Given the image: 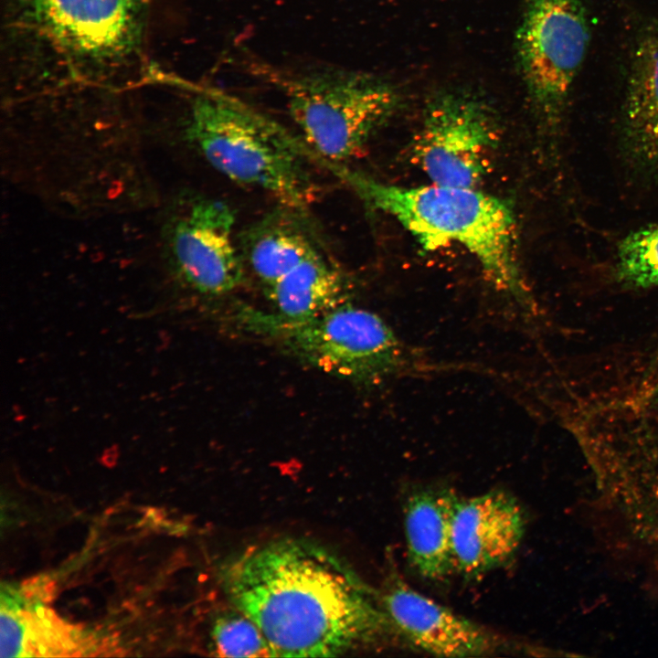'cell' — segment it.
Returning a JSON list of instances; mask_svg holds the SVG:
<instances>
[{
    "label": "cell",
    "instance_id": "obj_1",
    "mask_svg": "<svg viewBox=\"0 0 658 658\" xmlns=\"http://www.w3.org/2000/svg\"><path fill=\"white\" fill-rule=\"evenodd\" d=\"M225 585L236 609L260 630L274 657H332L392 628L381 602L330 550L281 539L229 564Z\"/></svg>",
    "mask_w": 658,
    "mask_h": 658
},
{
    "label": "cell",
    "instance_id": "obj_2",
    "mask_svg": "<svg viewBox=\"0 0 658 658\" xmlns=\"http://www.w3.org/2000/svg\"><path fill=\"white\" fill-rule=\"evenodd\" d=\"M341 175L368 205L393 217L424 249L462 246L497 291L528 306L531 300L515 254V220L504 200L472 187H405L347 170Z\"/></svg>",
    "mask_w": 658,
    "mask_h": 658
},
{
    "label": "cell",
    "instance_id": "obj_3",
    "mask_svg": "<svg viewBox=\"0 0 658 658\" xmlns=\"http://www.w3.org/2000/svg\"><path fill=\"white\" fill-rule=\"evenodd\" d=\"M177 135L228 180L270 194L284 207L304 209L317 188L301 155L275 124L220 92L196 95Z\"/></svg>",
    "mask_w": 658,
    "mask_h": 658
},
{
    "label": "cell",
    "instance_id": "obj_4",
    "mask_svg": "<svg viewBox=\"0 0 658 658\" xmlns=\"http://www.w3.org/2000/svg\"><path fill=\"white\" fill-rule=\"evenodd\" d=\"M150 0H7L8 25L71 78L100 80L143 55Z\"/></svg>",
    "mask_w": 658,
    "mask_h": 658
},
{
    "label": "cell",
    "instance_id": "obj_5",
    "mask_svg": "<svg viewBox=\"0 0 658 658\" xmlns=\"http://www.w3.org/2000/svg\"><path fill=\"white\" fill-rule=\"evenodd\" d=\"M245 328L279 341L315 368L358 385L378 386L408 365L404 345L377 313L345 302L324 313L290 319L251 308L239 313Z\"/></svg>",
    "mask_w": 658,
    "mask_h": 658
},
{
    "label": "cell",
    "instance_id": "obj_6",
    "mask_svg": "<svg viewBox=\"0 0 658 658\" xmlns=\"http://www.w3.org/2000/svg\"><path fill=\"white\" fill-rule=\"evenodd\" d=\"M275 75L304 139L334 162L356 157L398 103L396 88L372 74L317 67Z\"/></svg>",
    "mask_w": 658,
    "mask_h": 658
},
{
    "label": "cell",
    "instance_id": "obj_7",
    "mask_svg": "<svg viewBox=\"0 0 658 658\" xmlns=\"http://www.w3.org/2000/svg\"><path fill=\"white\" fill-rule=\"evenodd\" d=\"M236 217L225 201L179 194L165 202L160 218L163 261L191 291L221 296L244 280V260L234 238Z\"/></svg>",
    "mask_w": 658,
    "mask_h": 658
},
{
    "label": "cell",
    "instance_id": "obj_8",
    "mask_svg": "<svg viewBox=\"0 0 658 658\" xmlns=\"http://www.w3.org/2000/svg\"><path fill=\"white\" fill-rule=\"evenodd\" d=\"M590 31L581 0H526L516 36L521 75L541 116L561 115L585 59Z\"/></svg>",
    "mask_w": 658,
    "mask_h": 658
},
{
    "label": "cell",
    "instance_id": "obj_9",
    "mask_svg": "<svg viewBox=\"0 0 658 658\" xmlns=\"http://www.w3.org/2000/svg\"><path fill=\"white\" fill-rule=\"evenodd\" d=\"M496 139L495 121L482 100L449 92L427 109L414 154L432 184L475 188L488 172Z\"/></svg>",
    "mask_w": 658,
    "mask_h": 658
},
{
    "label": "cell",
    "instance_id": "obj_10",
    "mask_svg": "<svg viewBox=\"0 0 658 658\" xmlns=\"http://www.w3.org/2000/svg\"><path fill=\"white\" fill-rule=\"evenodd\" d=\"M389 622L410 644L442 657H477L501 646L499 638L482 625L393 579L380 600Z\"/></svg>",
    "mask_w": 658,
    "mask_h": 658
},
{
    "label": "cell",
    "instance_id": "obj_11",
    "mask_svg": "<svg viewBox=\"0 0 658 658\" xmlns=\"http://www.w3.org/2000/svg\"><path fill=\"white\" fill-rule=\"evenodd\" d=\"M525 529L520 504L504 491L458 498L452 518L456 572L476 578L503 566L519 548Z\"/></svg>",
    "mask_w": 658,
    "mask_h": 658
},
{
    "label": "cell",
    "instance_id": "obj_12",
    "mask_svg": "<svg viewBox=\"0 0 658 658\" xmlns=\"http://www.w3.org/2000/svg\"><path fill=\"white\" fill-rule=\"evenodd\" d=\"M622 148L637 171L658 173V23L635 44L622 113Z\"/></svg>",
    "mask_w": 658,
    "mask_h": 658
},
{
    "label": "cell",
    "instance_id": "obj_13",
    "mask_svg": "<svg viewBox=\"0 0 658 658\" xmlns=\"http://www.w3.org/2000/svg\"><path fill=\"white\" fill-rule=\"evenodd\" d=\"M459 497L447 490H419L407 499L404 532L408 557L425 578H444L455 569L452 518Z\"/></svg>",
    "mask_w": 658,
    "mask_h": 658
},
{
    "label": "cell",
    "instance_id": "obj_14",
    "mask_svg": "<svg viewBox=\"0 0 658 658\" xmlns=\"http://www.w3.org/2000/svg\"><path fill=\"white\" fill-rule=\"evenodd\" d=\"M241 254L268 287L320 250L291 213H271L250 226L241 238Z\"/></svg>",
    "mask_w": 658,
    "mask_h": 658
},
{
    "label": "cell",
    "instance_id": "obj_15",
    "mask_svg": "<svg viewBox=\"0 0 658 658\" xmlns=\"http://www.w3.org/2000/svg\"><path fill=\"white\" fill-rule=\"evenodd\" d=\"M276 313L290 319H305L324 313L347 302L348 286L344 274L321 251L265 288Z\"/></svg>",
    "mask_w": 658,
    "mask_h": 658
},
{
    "label": "cell",
    "instance_id": "obj_16",
    "mask_svg": "<svg viewBox=\"0 0 658 658\" xmlns=\"http://www.w3.org/2000/svg\"><path fill=\"white\" fill-rule=\"evenodd\" d=\"M25 623L24 657L78 656L91 650L93 642L80 626L60 619L42 604L23 607Z\"/></svg>",
    "mask_w": 658,
    "mask_h": 658
},
{
    "label": "cell",
    "instance_id": "obj_17",
    "mask_svg": "<svg viewBox=\"0 0 658 658\" xmlns=\"http://www.w3.org/2000/svg\"><path fill=\"white\" fill-rule=\"evenodd\" d=\"M616 275L631 287L658 285V224L629 234L618 248Z\"/></svg>",
    "mask_w": 658,
    "mask_h": 658
},
{
    "label": "cell",
    "instance_id": "obj_18",
    "mask_svg": "<svg viewBox=\"0 0 658 658\" xmlns=\"http://www.w3.org/2000/svg\"><path fill=\"white\" fill-rule=\"evenodd\" d=\"M212 642L220 657H274L258 626L238 609L217 619Z\"/></svg>",
    "mask_w": 658,
    "mask_h": 658
},
{
    "label": "cell",
    "instance_id": "obj_19",
    "mask_svg": "<svg viewBox=\"0 0 658 658\" xmlns=\"http://www.w3.org/2000/svg\"><path fill=\"white\" fill-rule=\"evenodd\" d=\"M0 607L1 657H24V602L19 590L2 585Z\"/></svg>",
    "mask_w": 658,
    "mask_h": 658
},
{
    "label": "cell",
    "instance_id": "obj_20",
    "mask_svg": "<svg viewBox=\"0 0 658 658\" xmlns=\"http://www.w3.org/2000/svg\"><path fill=\"white\" fill-rule=\"evenodd\" d=\"M25 607L50 602L55 593V582L48 576L25 580L19 589Z\"/></svg>",
    "mask_w": 658,
    "mask_h": 658
},
{
    "label": "cell",
    "instance_id": "obj_21",
    "mask_svg": "<svg viewBox=\"0 0 658 658\" xmlns=\"http://www.w3.org/2000/svg\"><path fill=\"white\" fill-rule=\"evenodd\" d=\"M651 398H653V402H658V385L655 386L653 388V391L651 394Z\"/></svg>",
    "mask_w": 658,
    "mask_h": 658
}]
</instances>
